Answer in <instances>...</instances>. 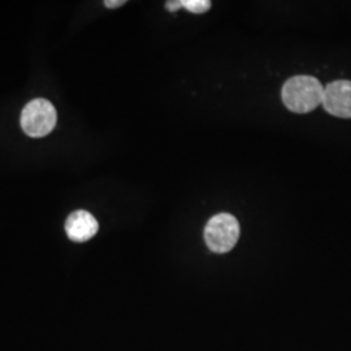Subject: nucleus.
Instances as JSON below:
<instances>
[{
    "instance_id": "20e7f679",
    "label": "nucleus",
    "mask_w": 351,
    "mask_h": 351,
    "mask_svg": "<svg viewBox=\"0 0 351 351\" xmlns=\"http://www.w3.org/2000/svg\"><path fill=\"white\" fill-rule=\"evenodd\" d=\"M322 106L329 114L343 120H350V80H337L328 84L324 88V98Z\"/></svg>"
},
{
    "instance_id": "423d86ee",
    "label": "nucleus",
    "mask_w": 351,
    "mask_h": 351,
    "mask_svg": "<svg viewBox=\"0 0 351 351\" xmlns=\"http://www.w3.org/2000/svg\"><path fill=\"white\" fill-rule=\"evenodd\" d=\"M181 5L186 8L189 12L202 14L210 11L211 1L208 0H181Z\"/></svg>"
},
{
    "instance_id": "f03ea898",
    "label": "nucleus",
    "mask_w": 351,
    "mask_h": 351,
    "mask_svg": "<svg viewBox=\"0 0 351 351\" xmlns=\"http://www.w3.org/2000/svg\"><path fill=\"white\" fill-rule=\"evenodd\" d=\"M239 220L230 213H217L210 219L204 229V241L210 250L226 254L232 250L239 239Z\"/></svg>"
},
{
    "instance_id": "f257e3e1",
    "label": "nucleus",
    "mask_w": 351,
    "mask_h": 351,
    "mask_svg": "<svg viewBox=\"0 0 351 351\" xmlns=\"http://www.w3.org/2000/svg\"><path fill=\"white\" fill-rule=\"evenodd\" d=\"M281 97L289 111L313 112L323 103L324 86L313 75H295L284 84Z\"/></svg>"
},
{
    "instance_id": "39448f33",
    "label": "nucleus",
    "mask_w": 351,
    "mask_h": 351,
    "mask_svg": "<svg viewBox=\"0 0 351 351\" xmlns=\"http://www.w3.org/2000/svg\"><path fill=\"white\" fill-rule=\"evenodd\" d=\"M99 229L97 219L88 211L71 213L65 221V232L73 242H86L93 239Z\"/></svg>"
},
{
    "instance_id": "6e6552de",
    "label": "nucleus",
    "mask_w": 351,
    "mask_h": 351,
    "mask_svg": "<svg viewBox=\"0 0 351 351\" xmlns=\"http://www.w3.org/2000/svg\"><path fill=\"white\" fill-rule=\"evenodd\" d=\"M125 4V0H106L104 1V5L107 7V8H117V7H121V5H124Z\"/></svg>"
},
{
    "instance_id": "7ed1b4c3",
    "label": "nucleus",
    "mask_w": 351,
    "mask_h": 351,
    "mask_svg": "<svg viewBox=\"0 0 351 351\" xmlns=\"http://www.w3.org/2000/svg\"><path fill=\"white\" fill-rule=\"evenodd\" d=\"M58 114L51 101L34 99L29 101L21 113V128L29 137L40 138L50 134L56 125Z\"/></svg>"
},
{
    "instance_id": "0eeeda50",
    "label": "nucleus",
    "mask_w": 351,
    "mask_h": 351,
    "mask_svg": "<svg viewBox=\"0 0 351 351\" xmlns=\"http://www.w3.org/2000/svg\"><path fill=\"white\" fill-rule=\"evenodd\" d=\"M165 8H167L168 11H171V12H176V11H178L180 8H182V5H181V1L172 0V1H167V3H165Z\"/></svg>"
}]
</instances>
